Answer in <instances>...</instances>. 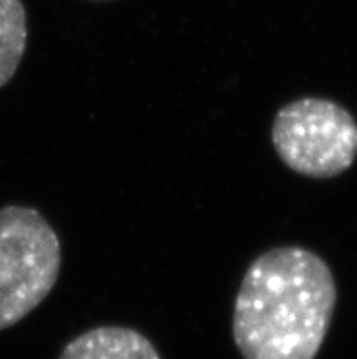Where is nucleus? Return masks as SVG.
Listing matches in <instances>:
<instances>
[{
	"label": "nucleus",
	"instance_id": "1",
	"mask_svg": "<svg viewBox=\"0 0 357 359\" xmlns=\"http://www.w3.org/2000/svg\"><path fill=\"white\" fill-rule=\"evenodd\" d=\"M330 266L301 246H277L244 272L231 334L243 359H316L332 323Z\"/></svg>",
	"mask_w": 357,
	"mask_h": 359
},
{
	"label": "nucleus",
	"instance_id": "2",
	"mask_svg": "<svg viewBox=\"0 0 357 359\" xmlns=\"http://www.w3.org/2000/svg\"><path fill=\"white\" fill-rule=\"evenodd\" d=\"M60 266L59 236L36 210L0 208V330L22 321L50 296Z\"/></svg>",
	"mask_w": 357,
	"mask_h": 359
},
{
	"label": "nucleus",
	"instance_id": "3",
	"mask_svg": "<svg viewBox=\"0 0 357 359\" xmlns=\"http://www.w3.org/2000/svg\"><path fill=\"white\" fill-rule=\"evenodd\" d=\"M271 144L292 172L310 179L337 177L357 157V123L334 100L303 97L277 111Z\"/></svg>",
	"mask_w": 357,
	"mask_h": 359
},
{
	"label": "nucleus",
	"instance_id": "4",
	"mask_svg": "<svg viewBox=\"0 0 357 359\" xmlns=\"http://www.w3.org/2000/svg\"><path fill=\"white\" fill-rule=\"evenodd\" d=\"M59 359H161V354L133 328L97 327L73 337Z\"/></svg>",
	"mask_w": 357,
	"mask_h": 359
},
{
	"label": "nucleus",
	"instance_id": "5",
	"mask_svg": "<svg viewBox=\"0 0 357 359\" xmlns=\"http://www.w3.org/2000/svg\"><path fill=\"white\" fill-rule=\"evenodd\" d=\"M27 44L22 0H0V88L15 77Z\"/></svg>",
	"mask_w": 357,
	"mask_h": 359
}]
</instances>
